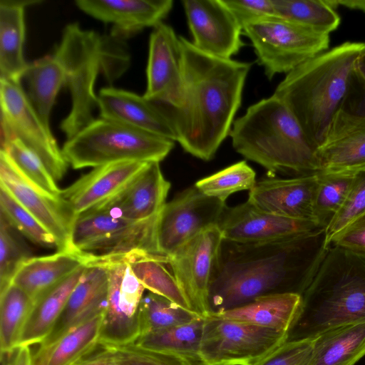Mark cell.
I'll return each mask as SVG.
<instances>
[{
  "label": "cell",
  "mask_w": 365,
  "mask_h": 365,
  "mask_svg": "<svg viewBox=\"0 0 365 365\" xmlns=\"http://www.w3.org/2000/svg\"><path fill=\"white\" fill-rule=\"evenodd\" d=\"M329 248L325 228L261 242L222 240L209 290L210 314L264 296H302Z\"/></svg>",
  "instance_id": "1"
},
{
  "label": "cell",
  "mask_w": 365,
  "mask_h": 365,
  "mask_svg": "<svg viewBox=\"0 0 365 365\" xmlns=\"http://www.w3.org/2000/svg\"><path fill=\"white\" fill-rule=\"evenodd\" d=\"M182 85L170 107L176 141L188 153L211 160L229 136L251 63L215 57L179 36Z\"/></svg>",
  "instance_id": "2"
},
{
  "label": "cell",
  "mask_w": 365,
  "mask_h": 365,
  "mask_svg": "<svg viewBox=\"0 0 365 365\" xmlns=\"http://www.w3.org/2000/svg\"><path fill=\"white\" fill-rule=\"evenodd\" d=\"M364 47L365 43L346 41L318 54L287 73L273 93L317 149L341 109Z\"/></svg>",
  "instance_id": "3"
},
{
  "label": "cell",
  "mask_w": 365,
  "mask_h": 365,
  "mask_svg": "<svg viewBox=\"0 0 365 365\" xmlns=\"http://www.w3.org/2000/svg\"><path fill=\"white\" fill-rule=\"evenodd\" d=\"M365 322V257L329 246L302 295L287 341L314 339L337 327Z\"/></svg>",
  "instance_id": "4"
},
{
  "label": "cell",
  "mask_w": 365,
  "mask_h": 365,
  "mask_svg": "<svg viewBox=\"0 0 365 365\" xmlns=\"http://www.w3.org/2000/svg\"><path fill=\"white\" fill-rule=\"evenodd\" d=\"M229 136L235 150L270 174L319 172L317 149L284 103L272 95L235 120Z\"/></svg>",
  "instance_id": "5"
},
{
  "label": "cell",
  "mask_w": 365,
  "mask_h": 365,
  "mask_svg": "<svg viewBox=\"0 0 365 365\" xmlns=\"http://www.w3.org/2000/svg\"><path fill=\"white\" fill-rule=\"evenodd\" d=\"M53 54L63 69L65 86L71 93V110L60 124L70 139L96 119L94 85L98 73L111 84L128 68L130 55L124 39L83 29L78 23L65 26Z\"/></svg>",
  "instance_id": "6"
},
{
  "label": "cell",
  "mask_w": 365,
  "mask_h": 365,
  "mask_svg": "<svg viewBox=\"0 0 365 365\" xmlns=\"http://www.w3.org/2000/svg\"><path fill=\"white\" fill-rule=\"evenodd\" d=\"M174 145L170 139L100 117L67 139L62 152L73 168L81 169L125 161L160 163Z\"/></svg>",
  "instance_id": "7"
},
{
  "label": "cell",
  "mask_w": 365,
  "mask_h": 365,
  "mask_svg": "<svg viewBox=\"0 0 365 365\" xmlns=\"http://www.w3.org/2000/svg\"><path fill=\"white\" fill-rule=\"evenodd\" d=\"M157 217L130 220L100 204L76 215L67 250L84 258L86 264L137 251L162 255L155 242Z\"/></svg>",
  "instance_id": "8"
},
{
  "label": "cell",
  "mask_w": 365,
  "mask_h": 365,
  "mask_svg": "<svg viewBox=\"0 0 365 365\" xmlns=\"http://www.w3.org/2000/svg\"><path fill=\"white\" fill-rule=\"evenodd\" d=\"M259 64L271 80L288 73L329 48V34L278 16L265 18L245 26Z\"/></svg>",
  "instance_id": "9"
},
{
  "label": "cell",
  "mask_w": 365,
  "mask_h": 365,
  "mask_svg": "<svg viewBox=\"0 0 365 365\" xmlns=\"http://www.w3.org/2000/svg\"><path fill=\"white\" fill-rule=\"evenodd\" d=\"M287 333L214 314L205 317L204 365H257L286 342Z\"/></svg>",
  "instance_id": "10"
},
{
  "label": "cell",
  "mask_w": 365,
  "mask_h": 365,
  "mask_svg": "<svg viewBox=\"0 0 365 365\" xmlns=\"http://www.w3.org/2000/svg\"><path fill=\"white\" fill-rule=\"evenodd\" d=\"M227 205L194 185L166 202L155 227L158 252L167 257L206 230L217 226Z\"/></svg>",
  "instance_id": "11"
},
{
  "label": "cell",
  "mask_w": 365,
  "mask_h": 365,
  "mask_svg": "<svg viewBox=\"0 0 365 365\" xmlns=\"http://www.w3.org/2000/svg\"><path fill=\"white\" fill-rule=\"evenodd\" d=\"M0 118L19 139L43 163L57 182L69 164L51 131L46 129L29 102L21 81L0 79Z\"/></svg>",
  "instance_id": "12"
},
{
  "label": "cell",
  "mask_w": 365,
  "mask_h": 365,
  "mask_svg": "<svg viewBox=\"0 0 365 365\" xmlns=\"http://www.w3.org/2000/svg\"><path fill=\"white\" fill-rule=\"evenodd\" d=\"M107 268L108 289L100 342L110 345L135 343L140 336L139 307L143 285L125 256L94 261Z\"/></svg>",
  "instance_id": "13"
},
{
  "label": "cell",
  "mask_w": 365,
  "mask_h": 365,
  "mask_svg": "<svg viewBox=\"0 0 365 365\" xmlns=\"http://www.w3.org/2000/svg\"><path fill=\"white\" fill-rule=\"evenodd\" d=\"M223 238L217 226L192 238L168 257V263L191 312L210 314L209 290Z\"/></svg>",
  "instance_id": "14"
},
{
  "label": "cell",
  "mask_w": 365,
  "mask_h": 365,
  "mask_svg": "<svg viewBox=\"0 0 365 365\" xmlns=\"http://www.w3.org/2000/svg\"><path fill=\"white\" fill-rule=\"evenodd\" d=\"M0 184L53 235L58 251L67 250L76 215L61 195H51L34 185L1 150Z\"/></svg>",
  "instance_id": "15"
},
{
  "label": "cell",
  "mask_w": 365,
  "mask_h": 365,
  "mask_svg": "<svg viewBox=\"0 0 365 365\" xmlns=\"http://www.w3.org/2000/svg\"><path fill=\"white\" fill-rule=\"evenodd\" d=\"M192 41V43L207 54L232 59L244 43L242 29L223 0H183Z\"/></svg>",
  "instance_id": "16"
},
{
  "label": "cell",
  "mask_w": 365,
  "mask_h": 365,
  "mask_svg": "<svg viewBox=\"0 0 365 365\" xmlns=\"http://www.w3.org/2000/svg\"><path fill=\"white\" fill-rule=\"evenodd\" d=\"M217 227L223 240L239 243L266 242L324 228L316 222L264 211L249 201L232 207L227 206Z\"/></svg>",
  "instance_id": "17"
},
{
  "label": "cell",
  "mask_w": 365,
  "mask_h": 365,
  "mask_svg": "<svg viewBox=\"0 0 365 365\" xmlns=\"http://www.w3.org/2000/svg\"><path fill=\"white\" fill-rule=\"evenodd\" d=\"M146 78L145 98L170 107L176 106L182 85L180 38L163 22L153 28L150 35Z\"/></svg>",
  "instance_id": "18"
},
{
  "label": "cell",
  "mask_w": 365,
  "mask_h": 365,
  "mask_svg": "<svg viewBox=\"0 0 365 365\" xmlns=\"http://www.w3.org/2000/svg\"><path fill=\"white\" fill-rule=\"evenodd\" d=\"M97 96L101 118L176 141L177 135L171 108H168L169 106L111 86L101 88Z\"/></svg>",
  "instance_id": "19"
},
{
  "label": "cell",
  "mask_w": 365,
  "mask_h": 365,
  "mask_svg": "<svg viewBox=\"0 0 365 365\" xmlns=\"http://www.w3.org/2000/svg\"><path fill=\"white\" fill-rule=\"evenodd\" d=\"M318 182V173L291 178L263 179L250 190L247 201L272 214L317 222L314 201Z\"/></svg>",
  "instance_id": "20"
},
{
  "label": "cell",
  "mask_w": 365,
  "mask_h": 365,
  "mask_svg": "<svg viewBox=\"0 0 365 365\" xmlns=\"http://www.w3.org/2000/svg\"><path fill=\"white\" fill-rule=\"evenodd\" d=\"M75 4L88 16L112 24L110 34L124 40L162 23L173 6L172 0H76Z\"/></svg>",
  "instance_id": "21"
},
{
  "label": "cell",
  "mask_w": 365,
  "mask_h": 365,
  "mask_svg": "<svg viewBox=\"0 0 365 365\" xmlns=\"http://www.w3.org/2000/svg\"><path fill=\"white\" fill-rule=\"evenodd\" d=\"M108 289L106 267L99 262L86 264L53 330L39 346L49 344L71 329L105 313Z\"/></svg>",
  "instance_id": "22"
},
{
  "label": "cell",
  "mask_w": 365,
  "mask_h": 365,
  "mask_svg": "<svg viewBox=\"0 0 365 365\" xmlns=\"http://www.w3.org/2000/svg\"><path fill=\"white\" fill-rule=\"evenodd\" d=\"M125 161L106 164L81 176L61 196L76 215L109 200L122 190L148 164Z\"/></svg>",
  "instance_id": "23"
},
{
  "label": "cell",
  "mask_w": 365,
  "mask_h": 365,
  "mask_svg": "<svg viewBox=\"0 0 365 365\" xmlns=\"http://www.w3.org/2000/svg\"><path fill=\"white\" fill-rule=\"evenodd\" d=\"M319 172H356L365 168V120L339 111L317 148Z\"/></svg>",
  "instance_id": "24"
},
{
  "label": "cell",
  "mask_w": 365,
  "mask_h": 365,
  "mask_svg": "<svg viewBox=\"0 0 365 365\" xmlns=\"http://www.w3.org/2000/svg\"><path fill=\"white\" fill-rule=\"evenodd\" d=\"M170 187L160 163H148L122 190L101 204L124 218L145 220L158 215L166 203Z\"/></svg>",
  "instance_id": "25"
},
{
  "label": "cell",
  "mask_w": 365,
  "mask_h": 365,
  "mask_svg": "<svg viewBox=\"0 0 365 365\" xmlns=\"http://www.w3.org/2000/svg\"><path fill=\"white\" fill-rule=\"evenodd\" d=\"M39 1H0V79L21 81L28 63L24 56V9Z\"/></svg>",
  "instance_id": "26"
},
{
  "label": "cell",
  "mask_w": 365,
  "mask_h": 365,
  "mask_svg": "<svg viewBox=\"0 0 365 365\" xmlns=\"http://www.w3.org/2000/svg\"><path fill=\"white\" fill-rule=\"evenodd\" d=\"M86 264L46 291L34 302L19 346L41 344L53 330L67 301L81 278Z\"/></svg>",
  "instance_id": "27"
},
{
  "label": "cell",
  "mask_w": 365,
  "mask_h": 365,
  "mask_svg": "<svg viewBox=\"0 0 365 365\" xmlns=\"http://www.w3.org/2000/svg\"><path fill=\"white\" fill-rule=\"evenodd\" d=\"M84 264V258L69 250L32 257L20 266L12 283L24 290L34 302L46 291Z\"/></svg>",
  "instance_id": "28"
},
{
  "label": "cell",
  "mask_w": 365,
  "mask_h": 365,
  "mask_svg": "<svg viewBox=\"0 0 365 365\" xmlns=\"http://www.w3.org/2000/svg\"><path fill=\"white\" fill-rule=\"evenodd\" d=\"M302 296L295 294L268 295L222 312L211 314L287 334L298 312Z\"/></svg>",
  "instance_id": "29"
},
{
  "label": "cell",
  "mask_w": 365,
  "mask_h": 365,
  "mask_svg": "<svg viewBox=\"0 0 365 365\" xmlns=\"http://www.w3.org/2000/svg\"><path fill=\"white\" fill-rule=\"evenodd\" d=\"M104 314L71 329L52 343L38 346L34 365H73L99 344Z\"/></svg>",
  "instance_id": "30"
},
{
  "label": "cell",
  "mask_w": 365,
  "mask_h": 365,
  "mask_svg": "<svg viewBox=\"0 0 365 365\" xmlns=\"http://www.w3.org/2000/svg\"><path fill=\"white\" fill-rule=\"evenodd\" d=\"M365 356V322L326 331L313 339L311 365H354Z\"/></svg>",
  "instance_id": "31"
},
{
  "label": "cell",
  "mask_w": 365,
  "mask_h": 365,
  "mask_svg": "<svg viewBox=\"0 0 365 365\" xmlns=\"http://www.w3.org/2000/svg\"><path fill=\"white\" fill-rule=\"evenodd\" d=\"M21 79L26 85L25 93L29 102L46 129L51 131V112L59 91L65 86L61 63L53 54L38 58L28 63Z\"/></svg>",
  "instance_id": "32"
},
{
  "label": "cell",
  "mask_w": 365,
  "mask_h": 365,
  "mask_svg": "<svg viewBox=\"0 0 365 365\" xmlns=\"http://www.w3.org/2000/svg\"><path fill=\"white\" fill-rule=\"evenodd\" d=\"M205 318L195 319L140 336L137 344L169 353L188 361L191 365H204L200 347Z\"/></svg>",
  "instance_id": "33"
},
{
  "label": "cell",
  "mask_w": 365,
  "mask_h": 365,
  "mask_svg": "<svg viewBox=\"0 0 365 365\" xmlns=\"http://www.w3.org/2000/svg\"><path fill=\"white\" fill-rule=\"evenodd\" d=\"M124 256L145 289L190 310L176 279L167 268L168 257L143 251Z\"/></svg>",
  "instance_id": "34"
},
{
  "label": "cell",
  "mask_w": 365,
  "mask_h": 365,
  "mask_svg": "<svg viewBox=\"0 0 365 365\" xmlns=\"http://www.w3.org/2000/svg\"><path fill=\"white\" fill-rule=\"evenodd\" d=\"M276 16L330 34L340 24L331 0H273Z\"/></svg>",
  "instance_id": "35"
},
{
  "label": "cell",
  "mask_w": 365,
  "mask_h": 365,
  "mask_svg": "<svg viewBox=\"0 0 365 365\" xmlns=\"http://www.w3.org/2000/svg\"><path fill=\"white\" fill-rule=\"evenodd\" d=\"M34 300L11 283L0 292V349L8 351L19 346Z\"/></svg>",
  "instance_id": "36"
},
{
  "label": "cell",
  "mask_w": 365,
  "mask_h": 365,
  "mask_svg": "<svg viewBox=\"0 0 365 365\" xmlns=\"http://www.w3.org/2000/svg\"><path fill=\"white\" fill-rule=\"evenodd\" d=\"M197 317L200 316L190 310L150 292L143 295L139 307L140 336L191 322Z\"/></svg>",
  "instance_id": "37"
},
{
  "label": "cell",
  "mask_w": 365,
  "mask_h": 365,
  "mask_svg": "<svg viewBox=\"0 0 365 365\" xmlns=\"http://www.w3.org/2000/svg\"><path fill=\"white\" fill-rule=\"evenodd\" d=\"M356 172L318 173L314 212L317 222L322 227L326 228L341 206L354 182Z\"/></svg>",
  "instance_id": "38"
},
{
  "label": "cell",
  "mask_w": 365,
  "mask_h": 365,
  "mask_svg": "<svg viewBox=\"0 0 365 365\" xmlns=\"http://www.w3.org/2000/svg\"><path fill=\"white\" fill-rule=\"evenodd\" d=\"M255 172L242 160L195 182L204 194L225 201L232 193L250 190L256 183Z\"/></svg>",
  "instance_id": "39"
},
{
  "label": "cell",
  "mask_w": 365,
  "mask_h": 365,
  "mask_svg": "<svg viewBox=\"0 0 365 365\" xmlns=\"http://www.w3.org/2000/svg\"><path fill=\"white\" fill-rule=\"evenodd\" d=\"M23 236L0 213V292L12 283L20 266L32 257Z\"/></svg>",
  "instance_id": "40"
},
{
  "label": "cell",
  "mask_w": 365,
  "mask_h": 365,
  "mask_svg": "<svg viewBox=\"0 0 365 365\" xmlns=\"http://www.w3.org/2000/svg\"><path fill=\"white\" fill-rule=\"evenodd\" d=\"M0 213L34 243L44 247L58 249L53 235L1 184Z\"/></svg>",
  "instance_id": "41"
},
{
  "label": "cell",
  "mask_w": 365,
  "mask_h": 365,
  "mask_svg": "<svg viewBox=\"0 0 365 365\" xmlns=\"http://www.w3.org/2000/svg\"><path fill=\"white\" fill-rule=\"evenodd\" d=\"M5 152L21 173L44 191L60 195L61 190L41 159L19 139H14Z\"/></svg>",
  "instance_id": "42"
},
{
  "label": "cell",
  "mask_w": 365,
  "mask_h": 365,
  "mask_svg": "<svg viewBox=\"0 0 365 365\" xmlns=\"http://www.w3.org/2000/svg\"><path fill=\"white\" fill-rule=\"evenodd\" d=\"M104 344L108 348L113 365H191L182 357L147 349L136 343Z\"/></svg>",
  "instance_id": "43"
},
{
  "label": "cell",
  "mask_w": 365,
  "mask_h": 365,
  "mask_svg": "<svg viewBox=\"0 0 365 365\" xmlns=\"http://www.w3.org/2000/svg\"><path fill=\"white\" fill-rule=\"evenodd\" d=\"M365 213V169L356 172L354 182L338 211L325 228L327 242L351 222Z\"/></svg>",
  "instance_id": "44"
},
{
  "label": "cell",
  "mask_w": 365,
  "mask_h": 365,
  "mask_svg": "<svg viewBox=\"0 0 365 365\" xmlns=\"http://www.w3.org/2000/svg\"><path fill=\"white\" fill-rule=\"evenodd\" d=\"M313 339L287 341L257 365H311Z\"/></svg>",
  "instance_id": "45"
},
{
  "label": "cell",
  "mask_w": 365,
  "mask_h": 365,
  "mask_svg": "<svg viewBox=\"0 0 365 365\" xmlns=\"http://www.w3.org/2000/svg\"><path fill=\"white\" fill-rule=\"evenodd\" d=\"M242 29L250 23L276 16L273 0H223Z\"/></svg>",
  "instance_id": "46"
},
{
  "label": "cell",
  "mask_w": 365,
  "mask_h": 365,
  "mask_svg": "<svg viewBox=\"0 0 365 365\" xmlns=\"http://www.w3.org/2000/svg\"><path fill=\"white\" fill-rule=\"evenodd\" d=\"M329 246L365 257V213L334 235L329 242Z\"/></svg>",
  "instance_id": "47"
},
{
  "label": "cell",
  "mask_w": 365,
  "mask_h": 365,
  "mask_svg": "<svg viewBox=\"0 0 365 365\" xmlns=\"http://www.w3.org/2000/svg\"><path fill=\"white\" fill-rule=\"evenodd\" d=\"M340 111L350 116L365 120V82L355 71Z\"/></svg>",
  "instance_id": "48"
},
{
  "label": "cell",
  "mask_w": 365,
  "mask_h": 365,
  "mask_svg": "<svg viewBox=\"0 0 365 365\" xmlns=\"http://www.w3.org/2000/svg\"><path fill=\"white\" fill-rule=\"evenodd\" d=\"M1 365H34V354L29 346H18L1 352Z\"/></svg>",
  "instance_id": "49"
},
{
  "label": "cell",
  "mask_w": 365,
  "mask_h": 365,
  "mask_svg": "<svg viewBox=\"0 0 365 365\" xmlns=\"http://www.w3.org/2000/svg\"><path fill=\"white\" fill-rule=\"evenodd\" d=\"M73 365H113L108 348L99 342L89 354Z\"/></svg>",
  "instance_id": "50"
},
{
  "label": "cell",
  "mask_w": 365,
  "mask_h": 365,
  "mask_svg": "<svg viewBox=\"0 0 365 365\" xmlns=\"http://www.w3.org/2000/svg\"><path fill=\"white\" fill-rule=\"evenodd\" d=\"M336 6H344L345 7L361 10L365 13V0H354V1H334Z\"/></svg>",
  "instance_id": "51"
},
{
  "label": "cell",
  "mask_w": 365,
  "mask_h": 365,
  "mask_svg": "<svg viewBox=\"0 0 365 365\" xmlns=\"http://www.w3.org/2000/svg\"><path fill=\"white\" fill-rule=\"evenodd\" d=\"M355 72L365 82V47L357 60Z\"/></svg>",
  "instance_id": "52"
},
{
  "label": "cell",
  "mask_w": 365,
  "mask_h": 365,
  "mask_svg": "<svg viewBox=\"0 0 365 365\" xmlns=\"http://www.w3.org/2000/svg\"><path fill=\"white\" fill-rule=\"evenodd\" d=\"M365 169V168H364Z\"/></svg>",
  "instance_id": "53"
}]
</instances>
